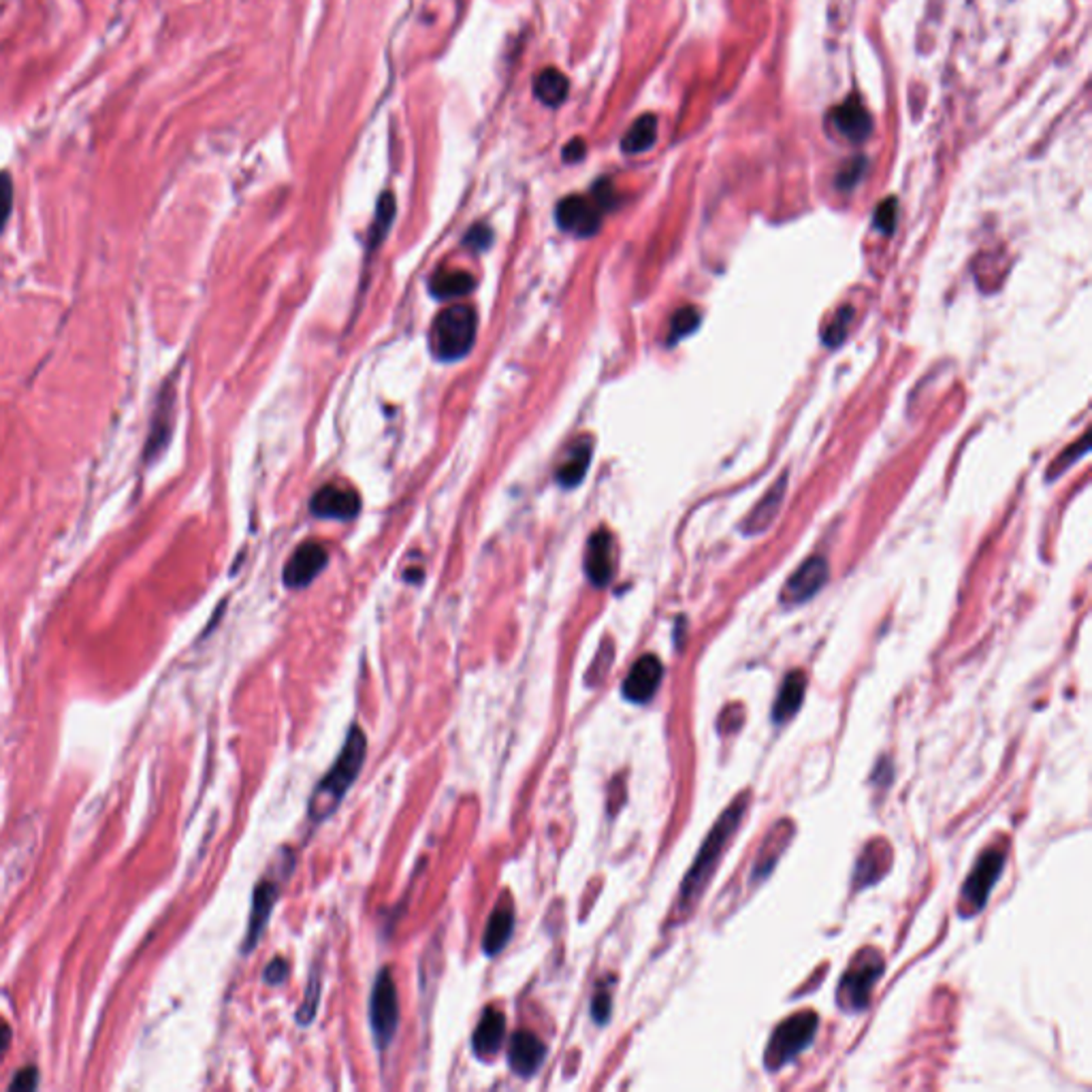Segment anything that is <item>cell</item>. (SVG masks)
<instances>
[{
    "label": "cell",
    "instance_id": "obj_1",
    "mask_svg": "<svg viewBox=\"0 0 1092 1092\" xmlns=\"http://www.w3.org/2000/svg\"><path fill=\"white\" fill-rule=\"evenodd\" d=\"M366 755H368V738L359 725H353L351 730H348V736L338 755V760L333 762L331 770L323 777V781L314 787L310 807H308L312 822H325L331 813L338 811L340 802L357 781L363 762H366Z\"/></svg>",
    "mask_w": 1092,
    "mask_h": 1092
},
{
    "label": "cell",
    "instance_id": "obj_2",
    "mask_svg": "<svg viewBox=\"0 0 1092 1092\" xmlns=\"http://www.w3.org/2000/svg\"><path fill=\"white\" fill-rule=\"evenodd\" d=\"M745 809H747V802H745V796H742L740 800L732 802V805L727 807V811L719 817V822L715 824V828L710 830L704 845L700 847V854H697V858L693 862L691 871L687 873V877L682 879V884H681V897H679V903H677L679 907L677 909L682 916L689 914L691 907L695 905V901L702 897V892H704L706 884L710 882V877H712V871H715L727 841H730V837L736 832Z\"/></svg>",
    "mask_w": 1092,
    "mask_h": 1092
},
{
    "label": "cell",
    "instance_id": "obj_3",
    "mask_svg": "<svg viewBox=\"0 0 1092 1092\" xmlns=\"http://www.w3.org/2000/svg\"><path fill=\"white\" fill-rule=\"evenodd\" d=\"M476 331L478 318L474 308L465 306V303L450 306L439 312L431 325V351L442 361H459L472 351L476 342Z\"/></svg>",
    "mask_w": 1092,
    "mask_h": 1092
},
{
    "label": "cell",
    "instance_id": "obj_4",
    "mask_svg": "<svg viewBox=\"0 0 1092 1092\" xmlns=\"http://www.w3.org/2000/svg\"><path fill=\"white\" fill-rule=\"evenodd\" d=\"M817 1015L813 1011H800L783 1020L770 1037L766 1048V1067L779 1069L790 1063L800 1052H805L815 1033H817Z\"/></svg>",
    "mask_w": 1092,
    "mask_h": 1092
},
{
    "label": "cell",
    "instance_id": "obj_5",
    "mask_svg": "<svg viewBox=\"0 0 1092 1092\" xmlns=\"http://www.w3.org/2000/svg\"><path fill=\"white\" fill-rule=\"evenodd\" d=\"M370 1024L378 1048H389L400 1026V996L389 968H383L376 977L370 996Z\"/></svg>",
    "mask_w": 1092,
    "mask_h": 1092
},
{
    "label": "cell",
    "instance_id": "obj_6",
    "mask_svg": "<svg viewBox=\"0 0 1092 1092\" xmlns=\"http://www.w3.org/2000/svg\"><path fill=\"white\" fill-rule=\"evenodd\" d=\"M884 973V958L879 952H862L856 962L847 968L841 979L839 1000L843 1009L862 1011L867 1009L877 979Z\"/></svg>",
    "mask_w": 1092,
    "mask_h": 1092
},
{
    "label": "cell",
    "instance_id": "obj_7",
    "mask_svg": "<svg viewBox=\"0 0 1092 1092\" xmlns=\"http://www.w3.org/2000/svg\"><path fill=\"white\" fill-rule=\"evenodd\" d=\"M1005 867V854L1003 852H983L981 858L975 862L973 871L966 877L962 886V901H960V914L962 916H975L985 907L990 899V892L994 884L1003 875Z\"/></svg>",
    "mask_w": 1092,
    "mask_h": 1092
},
{
    "label": "cell",
    "instance_id": "obj_8",
    "mask_svg": "<svg viewBox=\"0 0 1092 1092\" xmlns=\"http://www.w3.org/2000/svg\"><path fill=\"white\" fill-rule=\"evenodd\" d=\"M602 211L604 209L598 205L596 199H587V196L581 194L566 196L557 205V224L572 235L591 237L600 229Z\"/></svg>",
    "mask_w": 1092,
    "mask_h": 1092
},
{
    "label": "cell",
    "instance_id": "obj_9",
    "mask_svg": "<svg viewBox=\"0 0 1092 1092\" xmlns=\"http://www.w3.org/2000/svg\"><path fill=\"white\" fill-rule=\"evenodd\" d=\"M830 576L828 561L819 555L809 557L792 576L790 581L783 585L781 591V604L785 606H798L802 602H809L819 589H822Z\"/></svg>",
    "mask_w": 1092,
    "mask_h": 1092
},
{
    "label": "cell",
    "instance_id": "obj_10",
    "mask_svg": "<svg viewBox=\"0 0 1092 1092\" xmlns=\"http://www.w3.org/2000/svg\"><path fill=\"white\" fill-rule=\"evenodd\" d=\"M173 410H175V385L164 383L156 398L154 416H151V427L143 448V459L147 463L156 461L164 452V448L169 446V437L173 429Z\"/></svg>",
    "mask_w": 1092,
    "mask_h": 1092
},
{
    "label": "cell",
    "instance_id": "obj_11",
    "mask_svg": "<svg viewBox=\"0 0 1092 1092\" xmlns=\"http://www.w3.org/2000/svg\"><path fill=\"white\" fill-rule=\"evenodd\" d=\"M329 555L323 544L318 542H306L288 559L284 568V585L288 589H303L308 587L318 574H321L327 566Z\"/></svg>",
    "mask_w": 1092,
    "mask_h": 1092
},
{
    "label": "cell",
    "instance_id": "obj_12",
    "mask_svg": "<svg viewBox=\"0 0 1092 1092\" xmlns=\"http://www.w3.org/2000/svg\"><path fill=\"white\" fill-rule=\"evenodd\" d=\"M662 679H664V666L660 658L643 656L632 666V671L628 673L624 681V687H621V693H624L626 700L634 704H645L660 689Z\"/></svg>",
    "mask_w": 1092,
    "mask_h": 1092
},
{
    "label": "cell",
    "instance_id": "obj_13",
    "mask_svg": "<svg viewBox=\"0 0 1092 1092\" xmlns=\"http://www.w3.org/2000/svg\"><path fill=\"white\" fill-rule=\"evenodd\" d=\"M312 512L321 519L333 521H353L361 510V497L351 487H338L327 484L312 497Z\"/></svg>",
    "mask_w": 1092,
    "mask_h": 1092
},
{
    "label": "cell",
    "instance_id": "obj_14",
    "mask_svg": "<svg viewBox=\"0 0 1092 1092\" xmlns=\"http://www.w3.org/2000/svg\"><path fill=\"white\" fill-rule=\"evenodd\" d=\"M546 1058V1045L532 1030L514 1033L508 1045V1065L519 1078H532Z\"/></svg>",
    "mask_w": 1092,
    "mask_h": 1092
},
{
    "label": "cell",
    "instance_id": "obj_15",
    "mask_svg": "<svg viewBox=\"0 0 1092 1092\" xmlns=\"http://www.w3.org/2000/svg\"><path fill=\"white\" fill-rule=\"evenodd\" d=\"M615 570V557H613V536L600 529L589 540L587 546V559H585V572L589 581L596 587H606L613 579Z\"/></svg>",
    "mask_w": 1092,
    "mask_h": 1092
},
{
    "label": "cell",
    "instance_id": "obj_16",
    "mask_svg": "<svg viewBox=\"0 0 1092 1092\" xmlns=\"http://www.w3.org/2000/svg\"><path fill=\"white\" fill-rule=\"evenodd\" d=\"M280 897V888L278 884L273 882H261L259 886H256L254 890V899H252V912H250V922H248V933H246V942H244V948H241V952L248 954L256 948V944L261 942V935L267 927L269 922V916L273 912V905H276Z\"/></svg>",
    "mask_w": 1092,
    "mask_h": 1092
},
{
    "label": "cell",
    "instance_id": "obj_17",
    "mask_svg": "<svg viewBox=\"0 0 1092 1092\" xmlns=\"http://www.w3.org/2000/svg\"><path fill=\"white\" fill-rule=\"evenodd\" d=\"M785 491H787V472L779 476V480L772 484V487L766 491V495L757 502V506L747 514L745 523H742V532H745L747 536L764 534L766 529L775 523L777 514L781 512Z\"/></svg>",
    "mask_w": 1092,
    "mask_h": 1092
},
{
    "label": "cell",
    "instance_id": "obj_18",
    "mask_svg": "<svg viewBox=\"0 0 1092 1092\" xmlns=\"http://www.w3.org/2000/svg\"><path fill=\"white\" fill-rule=\"evenodd\" d=\"M504 1035H506L504 1013L499 1009H495V1007L484 1009V1013L480 1015V1020H478V1026L474 1030V1037H472V1048H474L476 1056H493V1054H497L504 1045Z\"/></svg>",
    "mask_w": 1092,
    "mask_h": 1092
},
{
    "label": "cell",
    "instance_id": "obj_19",
    "mask_svg": "<svg viewBox=\"0 0 1092 1092\" xmlns=\"http://www.w3.org/2000/svg\"><path fill=\"white\" fill-rule=\"evenodd\" d=\"M512 933H514V907L510 903L499 901V905L489 916L487 929H484V937H482L484 954L497 956L508 946Z\"/></svg>",
    "mask_w": 1092,
    "mask_h": 1092
},
{
    "label": "cell",
    "instance_id": "obj_20",
    "mask_svg": "<svg viewBox=\"0 0 1092 1092\" xmlns=\"http://www.w3.org/2000/svg\"><path fill=\"white\" fill-rule=\"evenodd\" d=\"M805 691H807L805 673L794 671V673L787 675L779 693H777L775 706H772V721L779 723V725L785 723V721H790L798 712V708L802 706V700H805Z\"/></svg>",
    "mask_w": 1092,
    "mask_h": 1092
},
{
    "label": "cell",
    "instance_id": "obj_21",
    "mask_svg": "<svg viewBox=\"0 0 1092 1092\" xmlns=\"http://www.w3.org/2000/svg\"><path fill=\"white\" fill-rule=\"evenodd\" d=\"M834 127L839 129L841 135L852 141H864L871 135L873 123L867 108L856 99L845 101L841 108L834 110Z\"/></svg>",
    "mask_w": 1092,
    "mask_h": 1092
},
{
    "label": "cell",
    "instance_id": "obj_22",
    "mask_svg": "<svg viewBox=\"0 0 1092 1092\" xmlns=\"http://www.w3.org/2000/svg\"><path fill=\"white\" fill-rule=\"evenodd\" d=\"M570 93V82L564 73L555 67H546L534 80V95L546 108H557L566 101Z\"/></svg>",
    "mask_w": 1092,
    "mask_h": 1092
},
{
    "label": "cell",
    "instance_id": "obj_23",
    "mask_svg": "<svg viewBox=\"0 0 1092 1092\" xmlns=\"http://www.w3.org/2000/svg\"><path fill=\"white\" fill-rule=\"evenodd\" d=\"M658 139V118L654 114L641 116L626 133L624 141H621V149L626 154H643V151L654 147Z\"/></svg>",
    "mask_w": 1092,
    "mask_h": 1092
},
{
    "label": "cell",
    "instance_id": "obj_24",
    "mask_svg": "<svg viewBox=\"0 0 1092 1092\" xmlns=\"http://www.w3.org/2000/svg\"><path fill=\"white\" fill-rule=\"evenodd\" d=\"M474 288V278L463 269L439 271L431 278V293L437 299H457L465 297Z\"/></svg>",
    "mask_w": 1092,
    "mask_h": 1092
},
{
    "label": "cell",
    "instance_id": "obj_25",
    "mask_svg": "<svg viewBox=\"0 0 1092 1092\" xmlns=\"http://www.w3.org/2000/svg\"><path fill=\"white\" fill-rule=\"evenodd\" d=\"M589 463H591V442L589 439H581V442H576L572 446L568 459L561 463L557 480L568 489L576 487V484L585 478Z\"/></svg>",
    "mask_w": 1092,
    "mask_h": 1092
},
{
    "label": "cell",
    "instance_id": "obj_26",
    "mask_svg": "<svg viewBox=\"0 0 1092 1092\" xmlns=\"http://www.w3.org/2000/svg\"><path fill=\"white\" fill-rule=\"evenodd\" d=\"M393 218H396V196H393L391 192H385L381 196V201H378L376 218H374L372 231H370V246L372 248H376L387 237V231H389Z\"/></svg>",
    "mask_w": 1092,
    "mask_h": 1092
},
{
    "label": "cell",
    "instance_id": "obj_27",
    "mask_svg": "<svg viewBox=\"0 0 1092 1092\" xmlns=\"http://www.w3.org/2000/svg\"><path fill=\"white\" fill-rule=\"evenodd\" d=\"M697 325H700V312H697L693 306L675 312L673 323H671V342L689 336V333L697 329Z\"/></svg>",
    "mask_w": 1092,
    "mask_h": 1092
},
{
    "label": "cell",
    "instance_id": "obj_28",
    "mask_svg": "<svg viewBox=\"0 0 1092 1092\" xmlns=\"http://www.w3.org/2000/svg\"><path fill=\"white\" fill-rule=\"evenodd\" d=\"M318 998H321V977L318 975H312L310 979V988H308V994H306V1000H303V1005L297 1013V1022L301 1026H308L314 1015H316V1009H318Z\"/></svg>",
    "mask_w": 1092,
    "mask_h": 1092
},
{
    "label": "cell",
    "instance_id": "obj_29",
    "mask_svg": "<svg viewBox=\"0 0 1092 1092\" xmlns=\"http://www.w3.org/2000/svg\"><path fill=\"white\" fill-rule=\"evenodd\" d=\"M852 316H854V310L849 308V306H845V308L839 310L837 318H834V321L830 323V327L826 329L824 342H826L828 346H837V344H841V342L845 340V336H847V327H849V323H852Z\"/></svg>",
    "mask_w": 1092,
    "mask_h": 1092
},
{
    "label": "cell",
    "instance_id": "obj_30",
    "mask_svg": "<svg viewBox=\"0 0 1092 1092\" xmlns=\"http://www.w3.org/2000/svg\"><path fill=\"white\" fill-rule=\"evenodd\" d=\"M1084 452H1088V435H1082V437H1080V442L1071 444V446H1069L1063 454H1060V457L1052 463V467H1050V478H1054V476H1058V474H1063L1065 469H1067L1073 461H1078Z\"/></svg>",
    "mask_w": 1092,
    "mask_h": 1092
},
{
    "label": "cell",
    "instance_id": "obj_31",
    "mask_svg": "<svg viewBox=\"0 0 1092 1092\" xmlns=\"http://www.w3.org/2000/svg\"><path fill=\"white\" fill-rule=\"evenodd\" d=\"M13 211V179L9 171H0V233L11 218Z\"/></svg>",
    "mask_w": 1092,
    "mask_h": 1092
},
{
    "label": "cell",
    "instance_id": "obj_32",
    "mask_svg": "<svg viewBox=\"0 0 1092 1092\" xmlns=\"http://www.w3.org/2000/svg\"><path fill=\"white\" fill-rule=\"evenodd\" d=\"M897 216H899V201L886 199L875 211V224L882 229V233L890 235L894 231V226H897Z\"/></svg>",
    "mask_w": 1092,
    "mask_h": 1092
},
{
    "label": "cell",
    "instance_id": "obj_33",
    "mask_svg": "<svg viewBox=\"0 0 1092 1092\" xmlns=\"http://www.w3.org/2000/svg\"><path fill=\"white\" fill-rule=\"evenodd\" d=\"M611 1009H613V996L611 992L606 988H600L594 998H591V1015H594V1020L598 1024H606L611 1018Z\"/></svg>",
    "mask_w": 1092,
    "mask_h": 1092
},
{
    "label": "cell",
    "instance_id": "obj_34",
    "mask_svg": "<svg viewBox=\"0 0 1092 1092\" xmlns=\"http://www.w3.org/2000/svg\"><path fill=\"white\" fill-rule=\"evenodd\" d=\"M491 237H493V233H491V229L487 224H476L465 235V246H469L472 250H484V248H489Z\"/></svg>",
    "mask_w": 1092,
    "mask_h": 1092
},
{
    "label": "cell",
    "instance_id": "obj_35",
    "mask_svg": "<svg viewBox=\"0 0 1092 1092\" xmlns=\"http://www.w3.org/2000/svg\"><path fill=\"white\" fill-rule=\"evenodd\" d=\"M864 169H867V162H864V158H858V160L849 162V164L845 166V169H843V173L839 175V186H841L843 190L854 188V186L858 184V179L862 177Z\"/></svg>",
    "mask_w": 1092,
    "mask_h": 1092
},
{
    "label": "cell",
    "instance_id": "obj_36",
    "mask_svg": "<svg viewBox=\"0 0 1092 1092\" xmlns=\"http://www.w3.org/2000/svg\"><path fill=\"white\" fill-rule=\"evenodd\" d=\"M39 1086V1073L35 1067H24L22 1071L15 1073L13 1082L9 1084L11 1090H35Z\"/></svg>",
    "mask_w": 1092,
    "mask_h": 1092
},
{
    "label": "cell",
    "instance_id": "obj_37",
    "mask_svg": "<svg viewBox=\"0 0 1092 1092\" xmlns=\"http://www.w3.org/2000/svg\"><path fill=\"white\" fill-rule=\"evenodd\" d=\"M286 975H288V964H286V960L276 958V960H271V962L267 964L263 977H265V981H267L269 985H280V983L286 979Z\"/></svg>",
    "mask_w": 1092,
    "mask_h": 1092
},
{
    "label": "cell",
    "instance_id": "obj_38",
    "mask_svg": "<svg viewBox=\"0 0 1092 1092\" xmlns=\"http://www.w3.org/2000/svg\"><path fill=\"white\" fill-rule=\"evenodd\" d=\"M587 151V145L583 139H572L566 147H564V160L566 162H579Z\"/></svg>",
    "mask_w": 1092,
    "mask_h": 1092
},
{
    "label": "cell",
    "instance_id": "obj_39",
    "mask_svg": "<svg viewBox=\"0 0 1092 1092\" xmlns=\"http://www.w3.org/2000/svg\"><path fill=\"white\" fill-rule=\"evenodd\" d=\"M11 1043V1028L5 1020H0V1054H5Z\"/></svg>",
    "mask_w": 1092,
    "mask_h": 1092
}]
</instances>
